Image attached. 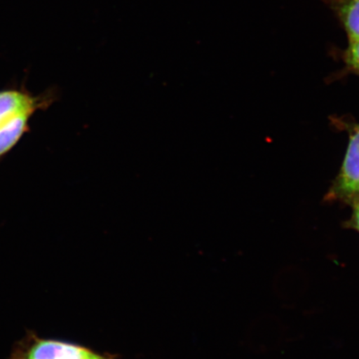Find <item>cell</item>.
<instances>
[{
  "instance_id": "obj_3",
  "label": "cell",
  "mask_w": 359,
  "mask_h": 359,
  "mask_svg": "<svg viewBox=\"0 0 359 359\" xmlns=\"http://www.w3.org/2000/svg\"><path fill=\"white\" fill-rule=\"evenodd\" d=\"M334 194L348 198L359 194V126L350 138L346 156L337 180Z\"/></svg>"
},
{
  "instance_id": "obj_5",
  "label": "cell",
  "mask_w": 359,
  "mask_h": 359,
  "mask_svg": "<svg viewBox=\"0 0 359 359\" xmlns=\"http://www.w3.org/2000/svg\"><path fill=\"white\" fill-rule=\"evenodd\" d=\"M344 60L350 69L359 74V41L349 42L344 53Z\"/></svg>"
},
{
  "instance_id": "obj_4",
  "label": "cell",
  "mask_w": 359,
  "mask_h": 359,
  "mask_svg": "<svg viewBox=\"0 0 359 359\" xmlns=\"http://www.w3.org/2000/svg\"><path fill=\"white\" fill-rule=\"evenodd\" d=\"M346 33L349 42L359 41V0H323Z\"/></svg>"
},
{
  "instance_id": "obj_6",
  "label": "cell",
  "mask_w": 359,
  "mask_h": 359,
  "mask_svg": "<svg viewBox=\"0 0 359 359\" xmlns=\"http://www.w3.org/2000/svg\"><path fill=\"white\" fill-rule=\"evenodd\" d=\"M354 222H355V226L359 230V201L357 202L355 210H354Z\"/></svg>"
},
{
  "instance_id": "obj_7",
  "label": "cell",
  "mask_w": 359,
  "mask_h": 359,
  "mask_svg": "<svg viewBox=\"0 0 359 359\" xmlns=\"http://www.w3.org/2000/svg\"><path fill=\"white\" fill-rule=\"evenodd\" d=\"M96 359H118L116 358L114 356L109 355V354H100V356H98Z\"/></svg>"
},
{
  "instance_id": "obj_2",
  "label": "cell",
  "mask_w": 359,
  "mask_h": 359,
  "mask_svg": "<svg viewBox=\"0 0 359 359\" xmlns=\"http://www.w3.org/2000/svg\"><path fill=\"white\" fill-rule=\"evenodd\" d=\"M100 354L65 341L39 338L30 333L16 345L10 359H96Z\"/></svg>"
},
{
  "instance_id": "obj_1",
  "label": "cell",
  "mask_w": 359,
  "mask_h": 359,
  "mask_svg": "<svg viewBox=\"0 0 359 359\" xmlns=\"http://www.w3.org/2000/svg\"><path fill=\"white\" fill-rule=\"evenodd\" d=\"M53 88L31 93L25 83L0 89V163L30 131V120L57 100Z\"/></svg>"
}]
</instances>
